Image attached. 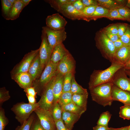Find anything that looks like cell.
<instances>
[{
  "mask_svg": "<svg viewBox=\"0 0 130 130\" xmlns=\"http://www.w3.org/2000/svg\"><path fill=\"white\" fill-rule=\"evenodd\" d=\"M123 67L118 64L111 63L110 66L104 70H94L90 76L88 83L89 89L102 84L112 82L116 73Z\"/></svg>",
  "mask_w": 130,
  "mask_h": 130,
  "instance_id": "obj_1",
  "label": "cell"
},
{
  "mask_svg": "<svg viewBox=\"0 0 130 130\" xmlns=\"http://www.w3.org/2000/svg\"><path fill=\"white\" fill-rule=\"evenodd\" d=\"M112 82L102 84L89 89L92 100L104 107L110 106L113 101Z\"/></svg>",
  "mask_w": 130,
  "mask_h": 130,
  "instance_id": "obj_2",
  "label": "cell"
},
{
  "mask_svg": "<svg viewBox=\"0 0 130 130\" xmlns=\"http://www.w3.org/2000/svg\"><path fill=\"white\" fill-rule=\"evenodd\" d=\"M58 63L54 64L50 60L40 76L33 81L32 86L38 95L41 96L46 86L57 73Z\"/></svg>",
  "mask_w": 130,
  "mask_h": 130,
  "instance_id": "obj_3",
  "label": "cell"
},
{
  "mask_svg": "<svg viewBox=\"0 0 130 130\" xmlns=\"http://www.w3.org/2000/svg\"><path fill=\"white\" fill-rule=\"evenodd\" d=\"M39 107L38 102L32 104L23 102L14 105L11 110L15 114L16 119L22 125Z\"/></svg>",
  "mask_w": 130,
  "mask_h": 130,
  "instance_id": "obj_4",
  "label": "cell"
},
{
  "mask_svg": "<svg viewBox=\"0 0 130 130\" xmlns=\"http://www.w3.org/2000/svg\"><path fill=\"white\" fill-rule=\"evenodd\" d=\"M96 46L99 50L103 56L110 62L116 51L113 42L110 40L103 32L97 36Z\"/></svg>",
  "mask_w": 130,
  "mask_h": 130,
  "instance_id": "obj_5",
  "label": "cell"
},
{
  "mask_svg": "<svg viewBox=\"0 0 130 130\" xmlns=\"http://www.w3.org/2000/svg\"><path fill=\"white\" fill-rule=\"evenodd\" d=\"M39 48L31 50L26 54L21 61L14 66L10 72L12 79L20 73L28 72L32 60L39 52Z\"/></svg>",
  "mask_w": 130,
  "mask_h": 130,
  "instance_id": "obj_6",
  "label": "cell"
},
{
  "mask_svg": "<svg viewBox=\"0 0 130 130\" xmlns=\"http://www.w3.org/2000/svg\"><path fill=\"white\" fill-rule=\"evenodd\" d=\"M56 75L45 88L38 102L39 107L46 110H49L53 104L54 95L52 86Z\"/></svg>",
  "mask_w": 130,
  "mask_h": 130,
  "instance_id": "obj_7",
  "label": "cell"
},
{
  "mask_svg": "<svg viewBox=\"0 0 130 130\" xmlns=\"http://www.w3.org/2000/svg\"><path fill=\"white\" fill-rule=\"evenodd\" d=\"M42 28L46 35L50 46L53 49L57 45L63 43L66 39L67 35L65 28L54 30L45 26H43Z\"/></svg>",
  "mask_w": 130,
  "mask_h": 130,
  "instance_id": "obj_8",
  "label": "cell"
},
{
  "mask_svg": "<svg viewBox=\"0 0 130 130\" xmlns=\"http://www.w3.org/2000/svg\"><path fill=\"white\" fill-rule=\"evenodd\" d=\"M41 42L39 47V54L40 63L44 69L50 60L53 49L50 46L46 33L42 30L41 36Z\"/></svg>",
  "mask_w": 130,
  "mask_h": 130,
  "instance_id": "obj_9",
  "label": "cell"
},
{
  "mask_svg": "<svg viewBox=\"0 0 130 130\" xmlns=\"http://www.w3.org/2000/svg\"><path fill=\"white\" fill-rule=\"evenodd\" d=\"M34 112L41 125L46 130H56L55 122L49 110H46L39 107Z\"/></svg>",
  "mask_w": 130,
  "mask_h": 130,
  "instance_id": "obj_10",
  "label": "cell"
},
{
  "mask_svg": "<svg viewBox=\"0 0 130 130\" xmlns=\"http://www.w3.org/2000/svg\"><path fill=\"white\" fill-rule=\"evenodd\" d=\"M76 62L70 53L65 55L58 63L57 71L63 75L75 72Z\"/></svg>",
  "mask_w": 130,
  "mask_h": 130,
  "instance_id": "obj_11",
  "label": "cell"
},
{
  "mask_svg": "<svg viewBox=\"0 0 130 130\" xmlns=\"http://www.w3.org/2000/svg\"><path fill=\"white\" fill-rule=\"evenodd\" d=\"M112 82L119 88L130 92V77L127 75L123 68L116 73Z\"/></svg>",
  "mask_w": 130,
  "mask_h": 130,
  "instance_id": "obj_12",
  "label": "cell"
},
{
  "mask_svg": "<svg viewBox=\"0 0 130 130\" xmlns=\"http://www.w3.org/2000/svg\"><path fill=\"white\" fill-rule=\"evenodd\" d=\"M46 26L54 30L65 28L67 23L65 19L58 13L48 16L46 19Z\"/></svg>",
  "mask_w": 130,
  "mask_h": 130,
  "instance_id": "obj_13",
  "label": "cell"
},
{
  "mask_svg": "<svg viewBox=\"0 0 130 130\" xmlns=\"http://www.w3.org/2000/svg\"><path fill=\"white\" fill-rule=\"evenodd\" d=\"M130 59V46H124L116 51L111 62L124 67Z\"/></svg>",
  "mask_w": 130,
  "mask_h": 130,
  "instance_id": "obj_14",
  "label": "cell"
},
{
  "mask_svg": "<svg viewBox=\"0 0 130 130\" xmlns=\"http://www.w3.org/2000/svg\"><path fill=\"white\" fill-rule=\"evenodd\" d=\"M111 95L113 101H119L124 105L130 106V92L122 90L113 84Z\"/></svg>",
  "mask_w": 130,
  "mask_h": 130,
  "instance_id": "obj_15",
  "label": "cell"
},
{
  "mask_svg": "<svg viewBox=\"0 0 130 130\" xmlns=\"http://www.w3.org/2000/svg\"><path fill=\"white\" fill-rule=\"evenodd\" d=\"M64 75L58 73L57 71L55 75L52 86V91L54 95L53 104L58 102L63 93Z\"/></svg>",
  "mask_w": 130,
  "mask_h": 130,
  "instance_id": "obj_16",
  "label": "cell"
},
{
  "mask_svg": "<svg viewBox=\"0 0 130 130\" xmlns=\"http://www.w3.org/2000/svg\"><path fill=\"white\" fill-rule=\"evenodd\" d=\"M70 53L63 43L59 44L53 48L50 61L54 64L58 63L65 55Z\"/></svg>",
  "mask_w": 130,
  "mask_h": 130,
  "instance_id": "obj_17",
  "label": "cell"
},
{
  "mask_svg": "<svg viewBox=\"0 0 130 130\" xmlns=\"http://www.w3.org/2000/svg\"><path fill=\"white\" fill-rule=\"evenodd\" d=\"M44 70L41 64L39 52L32 60L28 72L33 81L40 76Z\"/></svg>",
  "mask_w": 130,
  "mask_h": 130,
  "instance_id": "obj_18",
  "label": "cell"
},
{
  "mask_svg": "<svg viewBox=\"0 0 130 130\" xmlns=\"http://www.w3.org/2000/svg\"><path fill=\"white\" fill-rule=\"evenodd\" d=\"M72 4H66L61 7L59 12L68 19L72 20H80L81 12L77 10Z\"/></svg>",
  "mask_w": 130,
  "mask_h": 130,
  "instance_id": "obj_19",
  "label": "cell"
},
{
  "mask_svg": "<svg viewBox=\"0 0 130 130\" xmlns=\"http://www.w3.org/2000/svg\"><path fill=\"white\" fill-rule=\"evenodd\" d=\"M24 90L32 86L33 80L28 72L20 73L13 79Z\"/></svg>",
  "mask_w": 130,
  "mask_h": 130,
  "instance_id": "obj_20",
  "label": "cell"
},
{
  "mask_svg": "<svg viewBox=\"0 0 130 130\" xmlns=\"http://www.w3.org/2000/svg\"><path fill=\"white\" fill-rule=\"evenodd\" d=\"M81 116L63 110L62 119L65 126L72 130L74 124L78 120Z\"/></svg>",
  "mask_w": 130,
  "mask_h": 130,
  "instance_id": "obj_21",
  "label": "cell"
},
{
  "mask_svg": "<svg viewBox=\"0 0 130 130\" xmlns=\"http://www.w3.org/2000/svg\"><path fill=\"white\" fill-rule=\"evenodd\" d=\"M25 6L21 0H16L13 5L10 14L7 20H14L18 18Z\"/></svg>",
  "mask_w": 130,
  "mask_h": 130,
  "instance_id": "obj_22",
  "label": "cell"
},
{
  "mask_svg": "<svg viewBox=\"0 0 130 130\" xmlns=\"http://www.w3.org/2000/svg\"><path fill=\"white\" fill-rule=\"evenodd\" d=\"M88 93L73 94L72 102L77 106L87 109Z\"/></svg>",
  "mask_w": 130,
  "mask_h": 130,
  "instance_id": "obj_23",
  "label": "cell"
},
{
  "mask_svg": "<svg viewBox=\"0 0 130 130\" xmlns=\"http://www.w3.org/2000/svg\"><path fill=\"white\" fill-rule=\"evenodd\" d=\"M61 107L63 110L81 115L86 110L77 106L72 102Z\"/></svg>",
  "mask_w": 130,
  "mask_h": 130,
  "instance_id": "obj_24",
  "label": "cell"
},
{
  "mask_svg": "<svg viewBox=\"0 0 130 130\" xmlns=\"http://www.w3.org/2000/svg\"><path fill=\"white\" fill-rule=\"evenodd\" d=\"M49 110L55 122L62 119L63 110L58 102L53 104Z\"/></svg>",
  "mask_w": 130,
  "mask_h": 130,
  "instance_id": "obj_25",
  "label": "cell"
},
{
  "mask_svg": "<svg viewBox=\"0 0 130 130\" xmlns=\"http://www.w3.org/2000/svg\"><path fill=\"white\" fill-rule=\"evenodd\" d=\"M70 91L72 95L88 93L87 89L83 88L77 83L75 79V75L72 78Z\"/></svg>",
  "mask_w": 130,
  "mask_h": 130,
  "instance_id": "obj_26",
  "label": "cell"
},
{
  "mask_svg": "<svg viewBox=\"0 0 130 130\" xmlns=\"http://www.w3.org/2000/svg\"><path fill=\"white\" fill-rule=\"evenodd\" d=\"M98 6L102 7L110 10L122 6L115 0H97Z\"/></svg>",
  "mask_w": 130,
  "mask_h": 130,
  "instance_id": "obj_27",
  "label": "cell"
},
{
  "mask_svg": "<svg viewBox=\"0 0 130 130\" xmlns=\"http://www.w3.org/2000/svg\"><path fill=\"white\" fill-rule=\"evenodd\" d=\"M1 2L2 15L7 20L10 14L13 5L9 0H1Z\"/></svg>",
  "mask_w": 130,
  "mask_h": 130,
  "instance_id": "obj_28",
  "label": "cell"
},
{
  "mask_svg": "<svg viewBox=\"0 0 130 130\" xmlns=\"http://www.w3.org/2000/svg\"><path fill=\"white\" fill-rule=\"evenodd\" d=\"M108 10L99 6H97L95 10L89 19V20H95L100 17H104L108 14Z\"/></svg>",
  "mask_w": 130,
  "mask_h": 130,
  "instance_id": "obj_29",
  "label": "cell"
},
{
  "mask_svg": "<svg viewBox=\"0 0 130 130\" xmlns=\"http://www.w3.org/2000/svg\"><path fill=\"white\" fill-rule=\"evenodd\" d=\"M97 6H92L85 7L80 12V20L88 21Z\"/></svg>",
  "mask_w": 130,
  "mask_h": 130,
  "instance_id": "obj_30",
  "label": "cell"
},
{
  "mask_svg": "<svg viewBox=\"0 0 130 130\" xmlns=\"http://www.w3.org/2000/svg\"><path fill=\"white\" fill-rule=\"evenodd\" d=\"M72 95L70 91L63 92L59 98L58 103L62 107L72 102Z\"/></svg>",
  "mask_w": 130,
  "mask_h": 130,
  "instance_id": "obj_31",
  "label": "cell"
},
{
  "mask_svg": "<svg viewBox=\"0 0 130 130\" xmlns=\"http://www.w3.org/2000/svg\"><path fill=\"white\" fill-rule=\"evenodd\" d=\"M75 72H70L64 75L63 92L70 91L71 86L72 80Z\"/></svg>",
  "mask_w": 130,
  "mask_h": 130,
  "instance_id": "obj_32",
  "label": "cell"
},
{
  "mask_svg": "<svg viewBox=\"0 0 130 130\" xmlns=\"http://www.w3.org/2000/svg\"><path fill=\"white\" fill-rule=\"evenodd\" d=\"M111 116V114L108 111L102 113L97 121V125L108 126V123Z\"/></svg>",
  "mask_w": 130,
  "mask_h": 130,
  "instance_id": "obj_33",
  "label": "cell"
},
{
  "mask_svg": "<svg viewBox=\"0 0 130 130\" xmlns=\"http://www.w3.org/2000/svg\"><path fill=\"white\" fill-rule=\"evenodd\" d=\"M44 1L49 4L52 7L59 12L61 6L66 4L67 0H46Z\"/></svg>",
  "mask_w": 130,
  "mask_h": 130,
  "instance_id": "obj_34",
  "label": "cell"
},
{
  "mask_svg": "<svg viewBox=\"0 0 130 130\" xmlns=\"http://www.w3.org/2000/svg\"><path fill=\"white\" fill-rule=\"evenodd\" d=\"M119 117L124 119H130V106L124 105L120 108Z\"/></svg>",
  "mask_w": 130,
  "mask_h": 130,
  "instance_id": "obj_35",
  "label": "cell"
},
{
  "mask_svg": "<svg viewBox=\"0 0 130 130\" xmlns=\"http://www.w3.org/2000/svg\"><path fill=\"white\" fill-rule=\"evenodd\" d=\"M10 98L9 91L4 87L0 88V106L1 107L3 103Z\"/></svg>",
  "mask_w": 130,
  "mask_h": 130,
  "instance_id": "obj_36",
  "label": "cell"
},
{
  "mask_svg": "<svg viewBox=\"0 0 130 130\" xmlns=\"http://www.w3.org/2000/svg\"><path fill=\"white\" fill-rule=\"evenodd\" d=\"M9 123V120L5 115L4 109L0 108V130H4L5 127Z\"/></svg>",
  "mask_w": 130,
  "mask_h": 130,
  "instance_id": "obj_37",
  "label": "cell"
},
{
  "mask_svg": "<svg viewBox=\"0 0 130 130\" xmlns=\"http://www.w3.org/2000/svg\"><path fill=\"white\" fill-rule=\"evenodd\" d=\"M105 17L112 20L117 19L125 20L120 14L117 8L109 10Z\"/></svg>",
  "mask_w": 130,
  "mask_h": 130,
  "instance_id": "obj_38",
  "label": "cell"
},
{
  "mask_svg": "<svg viewBox=\"0 0 130 130\" xmlns=\"http://www.w3.org/2000/svg\"><path fill=\"white\" fill-rule=\"evenodd\" d=\"M117 9L125 20L130 22V9L126 6H122Z\"/></svg>",
  "mask_w": 130,
  "mask_h": 130,
  "instance_id": "obj_39",
  "label": "cell"
},
{
  "mask_svg": "<svg viewBox=\"0 0 130 130\" xmlns=\"http://www.w3.org/2000/svg\"><path fill=\"white\" fill-rule=\"evenodd\" d=\"M124 46H130V26L128 25L124 34L120 38Z\"/></svg>",
  "mask_w": 130,
  "mask_h": 130,
  "instance_id": "obj_40",
  "label": "cell"
},
{
  "mask_svg": "<svg viewBox=\"0 0 130 130\" xmlns=\"http://www.w3.org/2000/svg\"><path fill=\"white\" fill-rule=\"evenodd\" d=\"M35 116L34 114H32L28 119L21 125L20 130H31Z\"/></svg>",
  "mask_w": 130,
  "mask_h": 130,
  "instance_id": "obj_41",
  "label": "cell"
},
{
  "mask_svg": "<svg viewBox=\"0 0 130 130\" xmlns=\"http://www.w3.org/2000/svg\"><path fill=\"white\" fill-rule=\"evenodd\" d=\"M31 130H46L41 125L36 115L35 116L32 122Z\"/></svg>",
  "mask_w": 130,
  "mask_h": 130,
  "instance_id": "obj_42",
  "label": "cell"
},
{
  "mask_svg": "<svg viewBox=\"0 0 130 130\" xmlns=\"http://www.w3.org/2000/svg\"><path fill=\"white\" fill-rule=\"evenodd\" d=\"M118 29V36L119 38L125 33L128 25L126 23H120L117 25Z\"/></svg>",
  "mask_w": 130,
  "mask_h": 130,
  "instance_id": "obj_43",
  "label": "cell"
},
{
  "mask_svg": "<svg viewBox=\"0 0 130 130\" xmlns=\"http://www.w3.org/2000/svg\"><path fill=\"white\" fill-rule=\"evenodd\" d=\"M55 122L56 130H72L68 128L65 126L62 119Z\"/></svg>",
  "mask_w": 130,
  "mask_h": 130,
  "instance_id": "obj_44",
  "label": "cell"
},
{
  "mask_svg": "<svg viewBox=\"0 0 130 130\" xmlns=\"http://www.w3.org/2000/svg\"><path fill=\"white\" fill-rule=\"evenodd\" d=\"M72 4L74 8L79 12H82L85 7L82 0H76Z\"/></svg>",
  "mask_w": 130,
  "mask_h": 130,
  "instance_id": "obj_45",
  "label": "cell"
},
{
  "mask_svg": "<svg viewBox=\"0 0 130 130\" xmlns=\"http://www.w3.org/2000/svg\"><path fill=\"white\" fill-rule=\"evenodd\" d=\"M104 30L112 34L118 35V29L117 25H113L108 26Z\"/></svg>",
  "mask_w": 130,
  "mask_h": 130,
  "instance_id": "obj_46",
  "label": "cell"
},
{
  "mask_svg": "<svg viewBox=\"0 0 130 130\" xmlns=\"http://www.w3.org/2000/svg\"><path fill=\"white\" fill-rule=\"evenodd\" d=\"M103 32L108 38L113 42L120 38L118 35L112 34L104 30H103Z\"/></svg>",
  "mask_w": 130,
  "mask_h": 130,
  "instance_id": "obj_47",
  "label": "cell"
},
{
  "mask_svg": "<svg viewBox=\"0 0 130 130\" xmlns=\"http://www.w3.org/2000/svg\"><path fill=\"white\" fill-rule=\"evenodd\" d=\"M84 7L92 6H98L97 0H82Z\"/></svg>",
  "mask_w": 130,
  "mask_h": 130,
  "instance_id": "obj_48",
  "label": "cell"
},
{
  "mask_svg": "<svg viewBox=\"0 0 130 130\" xmlns=\"http://www.w3.org/2000/svg\"><path fill=\"white\" fill-rule=\"evenodd\" d=\"M26 95H31L36 97L37 93L34 88L32 86L24 90Z\"/></svg>",
  "mask_w": 130,
  "mask_h": 130,
  "instance_id": "obj_49",
  "label": "cell"
},
{
  "mask_svg": "<svg viewBox=\"0 0 130 130\" xmlns=\"http://www.w3.org/2000/svg\"><path fill=\"white\" fill-rule=\"evenodd\" d=\"M113 43L116 50L124 46L120 38L113 42Z\"/></svg>",
  "mask_w": 130,
  "mask_h": 130,
  "instance_id": "obj_50",
  "label": "cell"
},
{
  "mask_svg": "<svg viewBox=\"0 0 130 130\" xmlns=\"http://www.w3.org/2000/svg\"><path fill=\"white\" fill-rule=\"evenodd\" d=\"M109 127L108 126L97 125L93 127V130H108Z\"/></svg>",
  "mask_w": 130,
  "mask_h": 130,
  "instance_id": "obj_51",
  "label": "cell"
},
{
  "mask_svg": "<svg viewBox=\"0 0 130 130\" xmlns=\"http://www.w3.org/2000/svg\"><path fill=\"white\" fill-rule=\"evenodd\" d=\"M26 95L27 98L29 103L33 104L37 103L35 97L31 95Z\"/></svg>",
  "mask_w": 130,
  "mask_h": 130,
  "instance_id": "obj_52",
  "label": "cell"
},
{
  "mask_svg": "<svg viewBox=\"0 0 130 130\" xmlns=\"http://www.w3.org/2000/svg\"><path fill=\"white\" fill-rule=\"evenodd\" d=\"M129 126H126L119 128H109L108 130H127Z\"/></svg>",
  "mask_w": 130,
  "mask_h": 130,
  "instance_id": "obj_53",
  "label": "cell"
},
{
  "mask_svg": "<svg viewBox=\"0 0 130 130\" xmlns=\"http://www.w3.org/2000/svg\"><path fill=\"white\" fill-rule=\"evenodd\" d=\"M123 68L125 70L130 71V59L124 66Z\"/></svg>",
  "mask_w": 130,
  "mask_h": 130,
  "instance_id": "obj_54",
  "label": "cell"
},
{
  "mask_svg": "<svg viewBox=\"0 0 130 130\" xmlns=\"http://www.w3.org/2000/svg\"><path fill=\"white\" fill-rule=\"evenodd\" d=\"M23 3L26 6L28 4L31 0H21Z\"/></svg>",
  "mask_w": 130,
  "mask_h": 130,
  "instance_id": "obj_55",
  "label": "cell"
},
{
  "mask_svg": "<svg viewBox=\"0 0 130 130\" xmlns=\"http://www.w3.org/2000/svg\"><path fill=\"white\" fill-rule=\"evenodd\" d=\"M126 6L130 9V0H126Z\"/></svg>",
  "mask_w": 130,
  "mask_h": 130,
  "instance_id": "obj_56",
  "label": "cell"
},
{
  "mask_svg": "<svg viewBox=\"0 0 130 130\" xmlns=\"http://www.w3.org/2000/svg\"><path fill=\"white\" fill-rule=\"evenodd\" d=\"M125 70V72L127 76L130 77V71Z\"/></svg>",
  "mask_w": 130,
  "mask_h": 130,
  "instance_id": "obj_57",
  "label": "cell"
},
{
  "mask_svg": "<svg viewBox=\"0 0 130 130\" xmlns=\"http://www.w3.org/2000/svg\"><path fill=\"white\" fill-rule=\"evenodd\" d=\"M9 0L13 5L15 3V2L16 0Z\"/></svg>",
  "mask_w": 130,
  "mask_h": 130,
  "instance_id": "obj_58",
  "label": "cell"
},
{
  "mask_svg": "<svg viewBox=\"0 0 130 130\" xmlns=\"http://www.w3.org/2000/svg\"><path fill=\"white\" fill-rule=\"evenodd\" d=\"M21 125L18 126L16 128L15 130H20Z\"/></svg>",
  "mask_w": 130,
  "mask_h": 130,
  "instance_id": "obj_59",
  "label": "cell"
},
{
  "mask_svg": "<svg viewBox=\"0 0 130 130\" xmlns=\"http://www.w3.org/2000/svg\"><path fill=\"white\" fill-rule=\"evenodd\" d=\"M127 130H130V125L129 126Z\"/></svg>",
  "mask_w": 130,
  "mask_h": 130,
  "instance_id": "obj_60",
  "label": "cell"
}]
</instances>
